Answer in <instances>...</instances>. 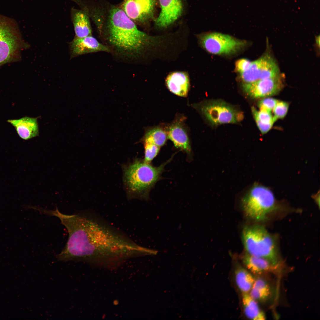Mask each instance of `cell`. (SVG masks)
<instances>
[{"instance_id":"obj_5","label":"cell","mask_w":320,"mask_h":320,"mask_svg":"<svg viewBox=\"0 0 320 320\" xmlns=\"http://www.w3.org/2000/svg\"><path fill=\"white\" fill-rule=\"evenodd\" d=\"M276 200L271 191L259 184L254 185L249 189L242 201L246 215L256 221L265 219L268 214L275 208Z\"/></svg>"},{"instance_id":"obj_19","label":"cell","mask_w":320,"mask_h":320,"mask_svg":"<svg viewBox=\"0 0 320 320\" xmlns=\"http://www.w3.org/2000/svg\"><path fill=\"white\" fill-rule=\"evenodd\" d=\"M256 301L249 293H242V302L244 313L248 318L254 320H264L265 316Z\"/></svg>"},{"instance_id":"obj_15","label":"cell","mask_w":320,"mask_h":320,"mask_svg":"<svg viewBox=\"0 0 320 320\" xmlns=\"http://www.w3.org/2000/svg\"><path fill=\"white\" fill-rule=\"evenodd\" d=\"M8 122L15 129L20 137L27 140L39 135V126L37 118L25 116L15 119H9Z\"/></svg>"},{"instance_id":"obj_4","label":"cell","mask_w":320,"mask_h":320,"mask_svg":"<svg viewBox=\"0 0 320 320\" xmlns=\"http://www.w3.org/2000/svg\"><path fill=\"white\" fill-rule=\"evenodd\" d=\"M242 240L248 254L265 259L276 268L279 264L274 241L263 227L255 225L246 227Z\"/></svg>"},{"instance_id":"obj_7","label":"cell","mask_w":320,"mask_h":320,"mask_svg":"<svg viewBox=\"0 0 320 320\" xmlns=\"http://www.w3.org/2000/svg\"><path fill=\"white\" fill-rule=\"evenodd\" d=\"M201 113L211 124L217 125L228 123H237L244 118L243 113L235 107L220 100L204 102L200 105Z\"/></svg>"},{"instance_id":"obj_10","label":"cell","mask_w":320,"mask_h":320,"mask_svg":"<svg viewBox=\"0 0 320 320\" xmlns=\"http://www.w3.org/2000/svg\"><path fill=\"white\" fill-rule=\"evenodd\" d=\"M157 0H124L120 7L135 23L146 25L154 20Z\"/></svg>"},{"instance_id":"obj_18","label":"cell","mask_w":320,"mask_h":320,"mask_svg":"<svg viewBox=\"0 0 320 320\" xmlns=\"http://www.w3.org/2000/svg\"><path fill=\"white\" fill-rule=\"evenodd\" d=\"M243 261L246 268L255 274H261L271 271L276 268L267 260L248 254L244 256Z\"/></svg>"},{"instance_id":"obj_12","label":"cell","mask_w":320,"mask_h":320,"mask_svg":"<svg viewBox=\"0 0 320 320\" xmlns=\"http://www.w3.org/2000/svg\"><path fill=\"white\" fill-rule=\"evenodd\" d=\"M161 11L154 21L159 28L170 26L182 15L183 11V0H158Z\"/></svg>"},{"instance_id":"obj_24","label":"cell","mask_w":320,"mask_h":320,"mask_svg":"<svg viewBox=\"0 0 320 320\" xmlns=\"http://www.w3.org/2000/svg\"><path fill=\"white\" fill-rule=\"evenodd\" d=\"M144 147L145 157L144 161L150 163L157 156L160 150V147L156 145L148 142H143Z\"/></svg>"},{"instance_id":"obj_1","label":"cell","mask_w":320,"mask_h":320,"mask_svg":"<svg viewBox=\"0 0 320 320\" xmlns=\"http://www.w3.org/2000/svg\"><path fill=\"white\" fill-rule=\"evenodd\" d=\"M61 223L68 237L60 253L64 262L83 261L111 268L140 255L143 247L97 213L89 210L66 215Z\"/></svg>"},{"instance_id":"obj_25","label":"cell","mask_w":320,"mask_h":320,"mask_svg":"<svg viewBox=\"0 0 320 320\" xmlns=\"http://www.w3.org/2000/svg\"><path fill=\"white\" fill-rule=\"evenodd\" d=\"M289 107L287 103L279 101L273 110L274 117L276 120L284 118L287 113Z\"/></svg>"},{"instance_id":"obj_8","label":"cell","mask_w":320,"mask_h":320,"mask_svg":"<svg viewBox=\"0 0 320 320\" xmlns=\"http://www.w3.org/2000/svg\"><path fill=\"white\" fill-rule=\"evenodd\" d=\"M198 38L201 45L207 52L218 55L235 53L246 43L228 35L216 32L202 33Z\"/></svg>"},{"instance_id":"obj_22","label":"cell","mask_w":320,"mask_h":320,"mask_svg":"<svg viewBox=\"0 0 320 320\" xmlns=\"http://www.w3.org/2000/svg\"><path fill=\"white\" fill-rule=\"evenodd\" d=\"M167 138V133L165 131L156 127L147 131L142 141L143 142L154 144L161 148L165 144Z\"/></svg>"},{"instance_id":"obj_26","label":"cell","mask_w":320,"mask_h":320,"mask_svg":"<svg viewBox=\"0 0 320 320\" xmlns=\"http://www.w3.org/2000/svg\"><path fill=\"white\" fill-rule=\"evenodd\" d=\"M278 101V100L275 98L271 97L265 98L259 102L258 106L260 109H265L271 111L273 110Z\"/></svg>"},{"instance_id":"obj_21","label":"cell","mask_w":320,"mask_h":320,"mask_svg":"<svg viewBox=\"0 0 320 320\" xmlns=\"http://www.w3.org/2000/svg\"><path fill=\"white\" fill-rule=\"evenodd\" d=\"M249 292L250 296L255 300L265 301L270 295V287L264 280L261 278H257L255 280Z\"/></svg>"},{"instance_id":"obj_17","label":"cell","mask_w":320,"mask_h":320,"mask_svg":"<svg viewBox=\"0 0 320 320\" xmlns=\"http://www.w3.org/2000/svg\"><path fill=\"white\" fill-rule=\"evenodd\" d=\"M71 15L75 34V37L82 38L92 35L89 16L82 9L72 8Z\"/></svg>"},{"instance_id":"obj_27","label":"cell","mask_w":320,"mask_h":320,"mask_svg":"<svg viewBox=\"0 0 320 320\" xmlns=\"http://www.w3.org/2000/svg\"><path fill=\"white\" fill-rule=\"evenodd\" d=\"M252 61L246 59H241L238 60L236 63V70L239 73L247 70L249 68Z\"/></svg>"},{"instance_id":"obj_16","label":"cell","mask_w":320,"mask_h":320,"mask_svg":"<svg viewBox=\"0 0 320 320\" xmlns=\"http://www.w3.org/2000/svg\"><path fill=\"white\" fill-rule=\"evenodd\" d=\"M166 83L169 90L178 96L185 97L190 87L188 74L184 72L176 71L170 73L167 77Z\"/></svg>"},{"instance_id":"obj_11","label":"cell","mask_w":320,"mask_h":320,"mask_svg":"<svg viewBox=\"0 0 320 320\" xmlns=\"http://www.w3.org/2000/svg\"><path fill=\"white\" fill-rule=\"evenodd\" d=\"M283 86L280 74L273 77L260 79L249 83L243 84L244 92L250 97L259 98L277 94Z\"/></svg>"},{"instance_id":"obj_13","label":"cell","mask_w":320,"mask_h":320,"mask_svg":"<svg viewBox=\"0 0 320 320\" xmlns=\"http://www.w3.org/2000/svg\"><path fill=\"white\" fill-rule=\"evenodd\" d=\"M71 57L99 52H110L108 47L100 43L92 35L82 38L75 37L70 44Z\"/></svg>"},{"instance_id":"obj_14","label":"cell","mask_w":320,"mask_h":320,"mask_svg":"<svg viewBox=\"0 0 320 320\" xmlns=\"http://www.w3.org/2000/svg\"><path fill=\"white\" fill-rule=\"evenodd\" d=\"M167 135L168 138L172 141L175 147L185 152L188 156L191 155L190 140L181 122L177 121L172 124L168 129Z\"/></svg>"},{"instance_id":"obj_2","label":"cell","mask_w":320,"mask_h":320,"mask_svg":"<svg viewBox=\"0 0 320 320\" xmlns=\"http://www.w3.org/2000/svg\"><path fill=\"white\" fill-rule=\"evenodd\" d=\"M98 17L109 43L123 55L137 57L156 41V38L140 30L121 7L101 8Z\"/></svg>"},{"instance_id":"obj_23","label":"cell","mask_w":320,"mask_h":320,"mask_svg":"<svg viewBox=\"0 0 320 320\" xmlns=\"http://www.w3.org/2000/svg\"><path fill=\"white\" fill-rule=\"evenodd\" d=\"M258 111L254 107L252 108V113L257 125L273 123L277 120L273 116L271 111L263 109Z\"/></svg>"},{"instance_id":"obj_6","label":"cell","mask_w":320,"mask_h":320,"mask_svg":"<svg viewBox=\"0 0 320 320\" xmlns=\"http://www.w3.org/2000/svg\"><path fill=\"white\" fill-rule=\"evenodd\" d=\"M27 46L16 24L0 16V66L19 59Z\"/></svg>"},{"instance_id":"obj_9","label":"cell","mask_w":320,"mask_h":320,"mask_svg":"<svg viewBox=\"0 0 320 320\" xmlns=\"http://www.w3.org/2000/svg\"><path fill=\"white\" fill-rule=\"evenodd\" d=\"M240 74L243 84L249 83L275 77L280 74V70L275 60L266 54L252 61L248 69Z\"/></svg>"},{"instance_id":"obj_20","label":"cell","mask_w":320,"mask_h":320,"mask_svg":"<svg viewBox=\"0 0 320 320\" xmlns=\"http://www.w3.org/2000/svg\"><path fill=\"white\" fill-rule=\"evenodd\" d=\"M235 281L239 289L242 293H249L255 281L251 273L241 266L236 268L235 272Z\"/></svg>"},{"instance_id":"obj_3","label":"cell","mask_w":320,"mask_h":320,"mask_svg":"<svg viewBox=\"0 0 320 320\" xmlns=\"http://www.w3.org/2000/svg\"><path fill=\"white\" fill-rule=\"evenodd\" d=\"M172 159L157 167L138 160L127 167L124 177L129 199L149 200L150 191L159 179L165 166Z\"/></svg>"}]
</instances>
